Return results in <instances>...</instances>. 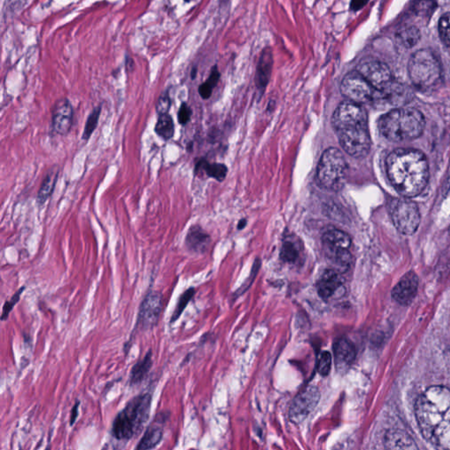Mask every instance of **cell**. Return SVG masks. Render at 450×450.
I'll return each mask as SVG.
<instances>
[{
  "mask_svg": "<svg viewBox=\"0 0 450 450\" xmlns=\"http://www.w3.org/2000/svg\"><path fill=\"white\" fill-rule=\"evenodd\" d=\"M418 428L428 442L439 449H450V390L432 386L415 404Z\"/></svg>",
  "mask_w": 450,
  "mask_h": 450,
  "instance_id": "cell-1",
  "label": "cell"
},
{
  "mask_svg": "<svg viewBox=\"0 0 450 450\" xmlns=\"http://www.w3.org/2000/svg\"><path fill=\"white\" fill-rule=\"evenodd\" d=\"M386 170L390 183L401 197H417L427 187L428 162L418 150H395L386 159Z\"/></svg>",
  "mask_w": 450,
  "mask_h": 450,
  "instance_id": "cell-2",
  "label": "cell"
},
{
  "mask_svg": "<svg viewBox=\"0 0 450 450\" xmlns=\"http://www.w3.org/2000/svg\"><path fill=\"white\" fill-rule=\"evenodd\" d=\"M152 397V393L148 392L132 397L114 418L111 428L112 437L124 443L137 437L149 421Z\"/></svg>",
  "mask_w": 450,
  "mask_h": 450,
  "instance_id": "cell-3",
  "label": "cell"
},
{
  "mask_svg": "<svg viewBox=\"0 0 450 450\" xmlns=\"http://www.w3.org/2000/svg\"><path fill=\"white\" fill-rule=\"evenodd\" d=\"M378 130L387 140L403 143L414 140L423 133L425 121L414 108H395L378 120Z\"/></svg>",
  "mask_w": 450,
  "mask_h": 450,
  "instance_id": "cell-4",
  "label": "cell"
},
{
  "mask_svg": "<svg viewBox=\"0 0 450 450\" xmlns=\"http://www.w3.org/2000/svg\"><path fill=\"white\" fill-rule=\"evenodd\" d=\"M408 73L413 85L418 90L427 92L435 88L442 81L441 62L431 50L418 51L410 58Z\"/></svg>",
  "mask_w": 450,
  "mask_h": 450,
  "instance_id": "cell-5",
  "label": "cell"
},
{
  "mask_svg": "<svg viewBox=\"0 0 450 450\" xmlns=\"http://www.w3.org/2000/svg\"><path fill=\"white\" fill-rule=\"evenodd\" d=\"M347 162L339 149L331 147L324 152L317 168V180L328 190H340L347 173Z\"/></svg>",
  "mask_w": 450,
  "mask_h": 450,
  "instance_id": "cell-6",
  "label": "cell"
},
{
  "mask_svg": "<svg viewBox=\"0 0 450 450\" xmlns=\"http://www.w3.org/2000/svg\"><path fill=\"white\" fill-rule=\"evenodd\" d=\"M404 198L395 199L392 201L390 216L397 231L404 235H413L420 225V211L415 202Z\"/></svg>",
  "mask_w": 450,
  "mask_h": 450,
  "instance_id": "cell-7",
  "label": "cell"
},
{
  "mask_svg": "<svg viewBox=\"0 0 450 450\" xmlns=\"http://www.w3.org/2000/svg\"><path fill=\"white\" fill-rule=\"evenodd\" d=\"M341 147L348 155L361 159L367 156L371 148L368 125L341 128L337 131Z\"/></svg>",
  "mask_w": 450,
  "mask_h": 450,
  "instance_id": "cell-8",
  "label": "cell"
},
{
  "mask_svg": "<svg viewBox=\"0 0 450 450\" xmlns=\"http://www.w3.org/2000/svg\"><path fill=\"white\" fill-rule=\"evenodd\" d=\"M340 92L348 100L358 104L376 101L378 92L357 70L348 73L340 83Z\"/></svg>",
  "mask_w": 450,
  "mask_h": 450,
  "instance_id": "cell-9",
  "label": "cell"
},
{
  "mask_svg": "<svg viewBox=\"0 0 450 450\" xmlns=\"http://www.w3.org/2000/svg\"><path fill=\"white\" fill-rule=\"evenodd\" d=\"M357 71L374 87L378 92V96L394 81L388 65L374 58L362 59L357 65Z\"/></svg>",
  "mask_w": 450,
  "mask_h": 450,
  "instance_id": "cell-10",
  "label": "cell"
},
{
  "mask_svg": "<svg viewBox=\"0 0 450 450\" xmlns=\"http://www.w3.org/2000/svg\"><path fill=\"white\" fill-rule=\"evenodd\" d=\"M163 310L161 293L150 289L141 302L135 331H150L158 326Z\"/></svg>",
  "mask_w": 450,
  "mask_h": 450,
  "instance_id": "cell-11",
  "label": "cell"
},
{
  "mask_svg": "<svg viewBox=\"0 0 450 450\" xmlns=\"http://www.w3.org/2000/svg\"><path fill=\"white\" fill-rule=\"evenodd\" d=\"M331 124L336 131L344 128L368 125V114L361 104L345 101L334 111Z\"/></svg>",
  "mask_w": 450,
  "mask_h": 450,
  "instance_id": "cell-12",
  "label": "cell"
},
{
  "mask_svg": "<svg viewBox=\"0 0 450 450\" xmlns=\"http://www.w3.org/2000/svg\"><path fill=\"white\" fill-rule=\"evenodd\" d=\"M319 399L320 393L316 387H307L293 401L289 410L291 420L295 423H301L315 409Z\"/></svg>",
  "mask_w": 450,
  "mask_h": 450,
  "instance_id": "cell-13",
  "label": "cell"
},
{
  "mask_svg": "<svg viewBox=\"0 0 450 450\" xmlns=\"http://www.w3.org/2000/svg\"><path fill=\"white\" fill-rule=\"evenodd\" d=\"M51 117L52 131L59 135H68L74 119V110L71 101L66 98L58 100L52 110Z\"/></svg>",
  "mask_w": 450,
  "mask_h": 450,
  "instance_id": "cell-14",
  "label": "cell"
},
{
  "mask_svg": "<svg viewBox=\"0 0 450 450\" xmlns=\"http://www.w3.org/2000/svg\"><path fill=\"white\" fill-rule=\"evenodd\" d=\"M168 411H160L148 425L144 435L135 446L137 450L153 449L161 443L165 432V425L168 421Z\"/></svg>",
  "mask_w": 450,
  "mask_h": 450,
  "instance_id": "cell-15",
  "label": "cell"
},
{
  "mask_svg": "<svg viewBox=\"0 0 450 450\" xmlns=\"http://www.w3.org/2000/svg\"><path fill=\"white\" fill-rule=\"evenodd\" d=\"M418 278L413 272H408L397 282L392 291L393 298L400 305H408L417 295Z\"/></svg>",
  "mask_w": 450,
  "mask_h": 450,
  "instance_id": "cell-16",
  "label": "cell"
},
{
  "mask_svg": "<svg viewBox=\"0 0 450 450\" xmlns=\"http://www.w3.org/2000/svg\"><path fill=\"white\" fill-rule=\"evenodd\" d=\"M274 66V55L271 48H265L260 55L256 69V86L263 93L270 81Z\"/></svg>",
  "mask_w": 450,
  "mask_h": 450,
  "instance_id": "cell-17",
  "label": "cell"
},
{
  "mask_svg": "<svg viewBox=\"0 0 450 450\" xmlns=\"http://www.w3.org/2000/svg\"><path fill=\"white\" fill-rule=\"evenodd\" d=\"M344 279L339 270H328L317 282V293L324 300L331 298L343 287Z\"/></svg>",
  "mask_w": 450,
  "mask_h": 450,
  "instance_id": "cell-18",
  "label": "cell"
},
{
  "mask_svg": "<svg viewBox=\"0 0 450 450\" xmlns=\"http://www.w3.org/2000/svg\"><path fill=\"white\" fill-rule=\"evenodd\" d=\"M411 97L413 95H411L410 90L406 86L394 80L388 88L378 94L376 100L383 101V102L389 104L390 106L399 107L409 103Z\"/></svg>",
  "mask_w": 450,
  "mask_h": 450,
  "instance_id": "cell-19",
  "label": "cell"
},
{
  "mask_svg": "<svg viewBox=\"0 0 450 450\" xmlns=\"http://www.w3.org/2000/svg\"><path fill=\"white\" fill-rule=\"evenodd\" d=\"M333 351L335 364L339 369L348 368L353 364L357 357V350L354 344L345 338H341L335 343Z\"/></svg>",
  "mask_w": 450,
  "mask_h": 450,
  "instance_id": "cell-20",
  "label": "cell"
},
{
  "mask_svg": "<svg viewBox=\"0 0 450 450\" xmlns=\"http://www.w3.org/2000/svg\"><path fill=\"white\" fill-rule=\"evenodd\" d=\"M211 242L209 236L202 230L200 226L194 225L188 230L186 237V246L192 253H204Z\"/></svg>",
  "mask_w": 450,
  "mask_h": 450,
  "instance_id": "cell-21",
  "label": "cell"
},
{
  "mask_svg": "<svg viewBox=\"0 0 450 450\" xmlns=\"http://www.w3.org/2000/svg\"><path fill=\"white\" fill-rule=\"evenodd\" d=\"M152 351L150 350L145 357L139 360L132 367L128 383L131 386H137L144 383L147 379L149 373L151 372L153 365Z\"/></svg>",
  "mask_w": 450,
  "mask_h": 450,
  "instance_id": "cell-22",
  "label": "cell"
},
{
  "mask_svg": "<svg viewBox=\"0 0 450 450\" xmlns=\"http://www.w3.org/2000/svg\"><path fill=\"white\" fill-rule=\"evenodd\" d=\"M59 176V168L58 166H54L48 171L46 176L44 177L43 183L41 184L39 190L37 197V202L39 206H43L48 199L53 194L57 185Z\"/></svg>",
  "mask_w": 450,
  "mask_h": 450,
  "instance_id": "cell-23",
  "label": "cell"
},
{
  "mask_svg": "<svg viewBox=\"0 0 450 450\" xmlns=\"http://www.w3.org/2000/svg\"><path fill=\"white\" fill-rule=\"evenodd\" d=\"M324 251L328 259L339 267V271H346L353 263V257L348 249H337L324 246Z\"/></svg>",
  "mask_w": 450,
  "mask_h": 450,
  "instance_id": "cell-24",
  "label": "cell"
},
{
  "mask_svg": "<svg viewBox=\"0 0 450 450\" xmlns=\"http://www.w3.org/2000/svg\"><path fill=\"white\" fill-rule=\"evenodd\" d=\"M351 244L350 236L339 230H331L324 233L323 236V246L333 247V249L350 250Z\"/></svg>",
  "mask_w": 450,
  "mask_h": 450,
  "instance_id": "cell-25",
  "label": "cell"
},
{
  "mask_svg": "<svg viewBox=\"0 0 450 450\" xmlns=\"http://www.w3.org/2000/svg\"><path fill=\"white\" fill-rule=\"evenodd\" d=\"M154 131L157 135L162 138L164 141L171 140L176 133V125H174L173 117L169 114L159 116Z\"/></svg>",
  "mask_w": 450,
  "mask_h": 450,
  "instance_id": "cell-26",
  "label": "cell"
},
{
  "mask_svg": "<svg viewBox=\"0 0 450 450\" xmlns=\"http://www.w3.org/2000/svg\"><path fill=\"white\" fill-rule=\"evenodd\" d=\"M421 34L420 30L414 26H407L397 31L396 38L397 41L404 48H413L420 41Z\"/></svg>",
  "mask_w": 450,
  "mask_h": 450,
  "instance_id": "cell-27",
  "label": "cell"
},
{
  "mask_svg": "<svg viewBox=\"0 0 450 450\" xmlns=\"http://www.w3.org/2000/svg\"><path fill=\"white\" fill-rule=\"evenodd\" d=\"M204 170L207 176L214 178L216 180L222 181L227 176L228 168L223 164H209L206 161H200L197 165V171Z\"/></svg>",
  "mask_w": 450,
  "mask_h": 450,
  "instance_id": "cell-28",
  "label": "cell"
},
{
  "mask_svg": "<svg viewBox=\"0 0 450 450\" xmlns=\"http://www.w3.org/2000/svg\"><path fill=\"white\" fill-rule=\"evenodd\" d=\"M220 77H221V74H220L218 66H213L209 79L199 86L198 92L202 99L208 100L211 98L213 89H214L216 85H218Z\"/></svg>",
  "mask_w": 450,
  "mask_h": 450,
  "instance_id": "cell-29",
  "label": "cell"
},
{
  "mask_svg": "<svg viewBox=\"0 0 450 450\" xmlns=\"http://www.w3.org/2000/svg\"><path fill=\"white\" fill-rule=\"evenodd\" d=\"M101 110H102V107H101V105H99V106L94 107L92 112H91L88 117H87L85 128H84L82 140L88 141L91 137H92L93 132L95 131L98 127V124H99Z\"/></svg>",
  "mask_w": 450,
  "mask_h": 450,
  "instance_id": "cell-30",
  "label": "cell"
},
{
  "mask_svg": "<svg viewBox=\"0 0 450 450\" xmlns=\"http://www.w3.org/2000/svg\"><path fill=\"white\" fill-rule=\"evenodd\" d=\"M194 289L190 288L187 289L186 291L183 292V294L180 295L179 299H178L177 305L176 309L173 310V315L171 317L170 324L176 322V321L180 319V316L183 315V313L185 309L187 308L188 303H190L192 298H194Z\"/></svg>",
  "mask_w": 450,
  "mask_h": 450,
  "instance_id": "cell-31",
  "label": "cell"
},
{
  "mask_svg": "<svg viewBox=\"0 0 450 450\" xmlns=\"http://www.w3.org/2000/svg\"><path fill=\"white\" fill-rule=\"evenodd\" d=\"M300 251L292 240H285L281 251V259L287 263H295L298 260Z\"/></svg>",
  "mask_w": 450,
  "mask_h": 450,
  "instance_id": "cell-32",
  "label": "cell"
},
{
  "mask_svg": "<svg viewBox=\"0 0 450 450\" xmlns=\"http://www.w3.org/2000/svg\"><path fill=\"white\" fill-rule=\"evenodd\" d=\"M439 34L442 43L450 48V13H446L439 19Z\"/></svg>",
  "mask_w": 450,
  "mask_h": 450,
  "instance_id": "cell-33",
  "label": "cell"
},
{
  "mask_svg": "<svg viewBox=\"0 0 450 450\" xmlns=\"http://www.w3.org/2000/svg\"><path fill=\"white\" fill-rule=\"evenodd\" d=\"M172 106V100H171L169 91L166 90L159 97L155 105L156 113L158 116L169 114Z\"/></svg>",
  "mask_w": 450,
  "mask_h": 450,
  "instance_id": "cell-34",
  "label": "cell"
},
{
  "mask_svg": "<svg viewBox=\"0 0 450 450\" xmlns=\"http://www.w3.org/2000/svg\"><path fill=\"white\" fill-rule=\"evenodd\" d=\"M331 364H333V357H331L330 352L324 351L317 362V372L322 376H328L331 371Z\"/></svg>",
  "mask_w": 450,
  "mask_h": 450,
  "instance_id": "cell-35",
  "label": "cell"
},
{
  "mask_svg": "<svg viewBox=\"0 0 450 450\" xmlns=\"http://www.w3.org/2000/svg\"><path fill=\"white\" fill-rule=\"evenodd\" d=\"M25 291V287H22L19 289L18 291L15 293L11 298V299L6 301L4 306H3L2 314H1V320L5 321L8 319L10 313L13 312L15 306L20 302V298H22V293Z\"/></svg>",
  "mask_w": 450,
  "mask_h": 450,
  "instance_id": "cell-36",
  "label": "cell"
},
{
  "mask_svg": "<svg viewBox=\"0 0 450 450\" xmlns=\"http://www.w3.org/2000/svg\"><path fill=\"white\" fill-rule=\"evenodd\" d=\"M192 114H193V111H192L191 107L186 102H183L180 105L179 111H178V121L180 125L185 126V125L190 123Z\"/></svg>",
  "mask_w": 450,
  "mask_h": 450,
  "instance_id": "cell-37",
  "label": "cell"
},
{
  "mask_svg": "<svg viewBox=\"0 0 450 450\" xmlns=\"http://www.w3.org/2000/svg\"><path fill=\"white\" fill-rule=\"evenodd\" d=\"M369 0H351L350 9L353 12H357L368 4Z\"/></svg>",
  "mask_w": 450,
  "mask_h": 450,
  "instance_id": "cell-38",
  "label": "cell"
},
{
  "mask_svg": "<svg viewBox=\"0 0 450 450\" xmlns=\"http://www.w3.org/2000/svg\"><path fill=\"white\" fill-rule=\"evenodd\" d=\"M79 406L80 401L77 400V402L71 410V418H70V425H71V427L75 424L77 418H78Z\"/></svg>",
  "mask_w": 450,
  "mask_h": 450,
  "instance_id": "cell-39",
  "label": "cell"
},
{
  "mask_svg": "<svg viewBox=\"0 0 450 450\" xmlns=\"http://www.w3.org/2000/svg\"><path fill=\"white\" fill-rule=\"evenodd\" d=\"M246 225V220L245 219L241 220V221H240L239 223L238 227L239 230H242L244 227H245Z\"/></svg>",
  "mask_w": 450,
  "mask_h": 450,
  "instance_id": "cell-40",
  "label": "cell"
},
{
  "mask_svg": "<svg viewBox=\"0 0 450 450\" xmlns=\"http://www.w3.org/2000/svg\"><path fill=\"white\" fill-rule=\"evenodd\" d=\"M197 68L193 69V71H192V79H195V76H197Z\"/></svg>",
  "mask_w": 450,
  "mask_h": 450,
  "instance_id": "cell-41",
  "label": "cell"
},
{
  "mask_svg": "<svg viewBox=\"0 0 450 450\" xmlns=\"http://www.w3.org/2000/svg\"><path fill=\"white\" fill-rule=\"evenodd\" d=\"M185 1H186V2H190V0H185Z\"/></svg>",
  "mask_w": 450,
  "mask_h": 450,
  "instance_id": "cell-42",
  "label": "cell"
}]
</instances>
